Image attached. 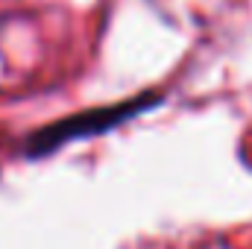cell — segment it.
I'll list each match as a JSON object with an SVG mask.
<instances>
[{
	"label": "cell",
	"instance_id": "1",
	"mask_svg": "<svg viewBox=\"0 0 252 249\" xmlns=\"http://www.w3.org/2000/svg\"><path fill=\"white\" fill-rule=\"evenodd\" d=\"M158 103V94H138L124 103H112V106H100V109H88L79 115L62 118L50 126H41L38 132H32L27 138V156H47L53 150H59L70 141H82V138H94L103 135L115 126L126 124L132 118H138L141 112L153 109Z\"/></svg>",
	"mask_w": 252,
	"mask_h": 249
}]
</instances>
